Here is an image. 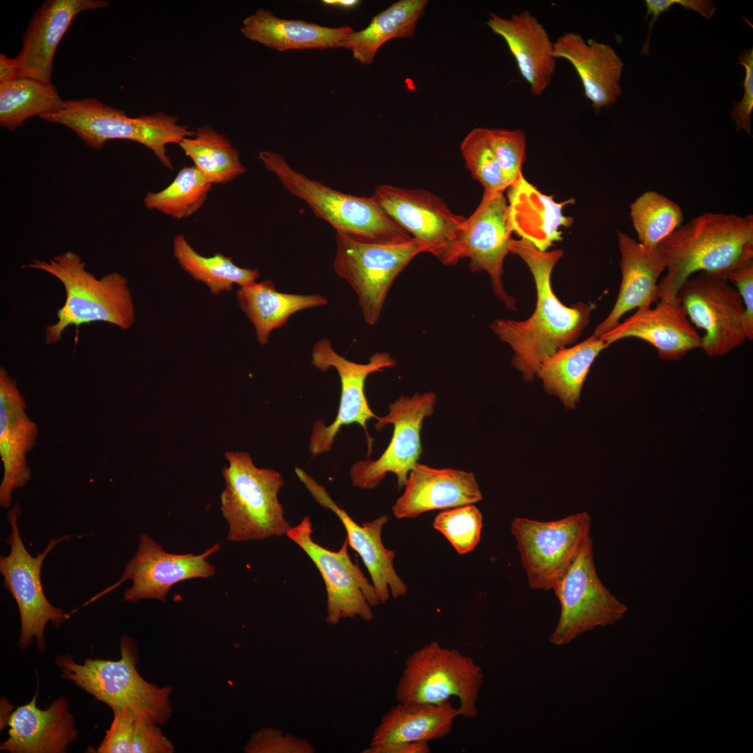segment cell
<instances>
[{"mask_svg":"<svg viewBox=\"0 0 753 753\" xmlns=\"http://www.w3.org/2000/svg\"><path fill=\"white\" fill-rule=\"evenodd\" d=\"M510 252L524 260L533 277L535 308L526 320L496 319L489 328L511 347L512 366L531 381L546 358L577 340L589 323L591 307L582 302L568 307L553 291L551 275L563 255L562 250L540 251L523 239L512 238Z\"/></svg>","mask_w":753,"mask_h":753,"instance_id":"6da1fadb","label":"cell"},{"mask_svg":"<svg viewBox=\"0 0 753 753\" xmlns=\"http://www.w3.org/2000/svg\"><path fill=\"white\" fill-rule=\"evenodd\" d=\"M667 273L658 282L659 299L676 301L692 274L706 272L728 279L753 260V216L705 213L680 226L658 244Z\"/></svg>","mask_w":753,"mask_h":753,"instance_id":"7a4b0ae2","label":"cell"},{"mask_svg":"<svg viewBox=\"0 0 753 753\" xmlns=\"http://www.w3.org/2000/svg\"><path fill=\"white\" fill-rule=\"evenodd\" d=\"M119 660L88 658L82 664L68 654L57 655L54 664L61 676L93 696L113 711L125 710L136 720L163 725L172 717V687H159L145 680L136 669L135 640L124 635Z\"/></svg>","mask_w":753,"mask_h":753,"instance_id":"3957f363","label":"cell"},{"mask_svg":"<svg viewBox=\"0 0 753 753\" xmlns=\"http://www.w3.org/2000/svg\"><path fill=\"white\" fill-rule=\"evenodd\" d=\"M26 267L52 275L65 288L66 301L57 311L58 321L46 328L47 344L60 341L62 333L70 325L78 328L82 324L103 321L127 330L135 322L128 280L120 273L113 272L98 279L86 270L85 263L73 251L49 261L33 260Z\"/></svg>","mask_w":753,"mask_h":753,"instance_id":"277c9868","label":"cell"},{"mask_svg":"<svg viewBox=\"0 0 753 753\" xmlns=\"http://www.w3.org/2000/svg\"><path fill=\"white\" fill-rule=\"evenodd\" d=\"M228 466L222 476L220 510L229 531L227 540L245 542L280 537L291 527L278 499L282 476L271 469L257 467L244 451L227 452Z\"/></svg>","mask_w":753,"mask_h":753,"instance_id":"5b68a950","label":"cell"},{"mask_svg":"<svg viewBox=\"0 0 753 753\" xmlns=\"http://www.w3.org/2000/svg\"><path fill=\"white\" fill-rule=\"evenodd\" d=\"M259 157L285 190L303 200L336 232L371 241H402L412 238L371 197L346 194L311 179L293 169L280 153L262 151Z\"/></svg>","mask_w":753,"mask_h":753,"instance_id":"8992f818","label":"cell"},{"mask_svg":"<svg viewBox=\"0 0 753 753\" xmlns=\"http://www.w3.org/2000/svg\"><path fill=\"white\" fill-rule=\"evenodd\" d=\"M71 129L90 148L101 149L111 139H128L151 149L165 167L172 163L166 146L192 137L195 131L178 123L177 116L164 112L129 117L125 111L95 98L64 100L60 110L40 116Z\"/></svg>","mask_w":753,"mask_h":753,"instance_id":"52a82bcc","label":"cell"},{"mask_svg":"<svg viewBox=\"0 0 753 753\" xmlns=\"http://www.w3.org/2000/svg\"><path fill=\"white\" fill-rule=\"evenodd\" d=\"M483 680L482 668L471 657L433 641L407 657L395 698L406 704H440L456 697L460 716L473 719Z\"/></svg>","mask_w":753,"mask_h":753,"instance_id":"ba28073f","label":"cell"},{"mask_svg":"<svg viewBox=\"0 0 753 753\" xmlns=\"http://www.w3.org/2000/svg\"><path fill=\"white\" fill-rule=\"evenodd\" d=\"M335 237L333 269L356 293L365 322L374 325L395 278L416 255L427 250L413 237L402 241H371L337 232Z\"/></svg>","mask_w":753,"mask_h":753,"instance_id":"9c48e42d","label":"cell"},{"mask_svg":"<svg viewBox=\"0 0 753 753\" xmlns=\"http://www.w3.org/2000/svg\"><path fill=\"white\" fill-rule=\"evenodd\" d=\"M21 509L17 503L8 512L11 533L4 541L10 546L8 556H0V572L3 586L12 594L17 604L21 621L20 634L17 646L26 649L36 641L37 648L46 650L44 630L50 622L59 628L70 617L61 608L53 606L45 595L40 572L45 558L57 545L69 540L72 535H64L52 538L43 552L32 556L26 550L21 538L18 519Z\"/></svg>","mask_w":753,"mask_h":753,"instance_id":"30bf717a","label":"cell"},{"mask_svg":"<svg viewBox=\"0 0 753 753\" xmlns=\"http://www.w3.org/2000/svg\"><path fill=\"white\" fill-rule=\"evenodd\" d=\"M593 545L590 536L553 588L561 613L549 637L552 644L566 645L596 627L612 625L628 610L600 579Z\"/></svg>","mask_w":753,"mask_h":753,"instance_id":"8fae6325","label":"cell"},{"mask_svg":"<svg viewBox=\"0 0 753 753\" xmlns=\"http://www.w3.org/2000/svg\"><path fill=\"white\" fill-rule=\"evenodd\" d=\"M591 525L586 512L548 522L512 520L510 531L531 588L553 590L591 536Z\"/></svg>","mask_w":753,"mask_h":753,"instance_id":"7c38bea8","label":"cell"},{"mask_svg":"<svg viewBox=\"0 0 753 753\" xmlns=\"http://www.w3.org/2000/svg\"><path fill=\"white\" fill-rule=\"evenodd\" d=\"M371 197L443 264L460 260L459 242L466 218L453 213L442 199L422 188L387 184L376 187Z\"/></svg>","mask_w":753,"mask_h":753,"instance_id":"4fadbf2b","label":"cell"},{"mask_svg":"<svg viewBox=\"0 0 753 753\" xmlns=\"http://www.w3.org/2000/svg\"><path fill=\"white\" fill-rule=\"evenodd\" d=\"M676 300L690 323L704 331L701 349L721 356L747 340L741 298L728 279L699 272L680 287Z\"/></svg>","mask_w":753,"mask_h":753,"instance_id":"5bb4252c","label":"cell"},{"mask_svg":"<svg viewBox=\"0 0 753 753\" xmlns=\"http://www.w3.org/2000/svg\"><path fill=\"white\" fill-rule=\"evenodd\" d=\"M310 515L305 516L286 535L309 556L319 570L326 586V621L337 624L342 618L360 617L366 621L374 618L372 607L381 604L375 588L358 563L352 562L346 538L337 551H331L314 542Z\"/></svg>","mask_w":753,"mask_h":753,"instance_id":"9a60e30c","label":"cell"},{"mask_svg":"<svg viewBox=\"0 0 753 753\" xmlns=\"http://www.w3.org/2000/svg\"><path fill=\"white\" fill-rule=\"evenodd\" d=\"M436 397L432 391L400 396L388 404V413L376 417L375 429L393 425V433L386 449L374 460L355 462L350 469L352 485L365 489L377 487L388 473L397 476L398 489L406 483L409 472L423 451L420 430L424 419L434 412Z\"/></svg>","mask_w":753,"mask_h":753,"instance_id":"2e32d148","label":"cell"},{"mask_svg":"<svg viewBox=\"0 0 753 753\" xmlns=\"http://www.w3.org/2000/svg\"><path fill=\"white\" fill-rule=\"evenodd\" d=\"M312 366L326 372L333 367L341 382V396L337 414L328 426L321 420L312 427L309 448L313 455L329 452L335 438L344 425H360L366 431L367 422L377 416L371 410L366 399L364 387L367 377L385 368L395 367V360L387 352H376L366 363H357L339 355L328 338L318 340L312 349Z\"/></svg>","mask_w":753,"mask_h":753,"instance_id":"e0dca14e","label":"cell"},{"mask_svg":"<svg viewBox=\"0 0 753 753\" xmlns=\"http://www.w3.org/2000/svg\"><path fill=\"white\" fill-rule=\"evenodd\" d=\"M220 549V544H215L200 554H172L150 536L142 534L137 552L126 565L120 579L104 593L131 580L132 584L125 591L124 601L136 602L154 599L165 602L174 584L186 579L213 576L215 568L206 558Z\"/></svg>","mask_w":753,"mask_h":753,"instance_id":"ac0fdd59","label":"cell"},{"mask_svg":"<svg viewBox=\"0 0 753 753\" xmlns=\"http://www.w3.org/2000/svg\"><path fill=\"white\" fill-rule=\"evenodd\" d=\"M511 231L507 199L503 193L482 200L466 218L459 242V258L469 259L473 272L489 275L495 296L509 309L516 310V300L508 295L502 281L504 259L510 252Z\"/></svg>","mask_w":753,"mask_h":753,"instance_id":"d6986e66","label":"cell"},{"mask_svg":"<svg viewBox=\"0 0 753 753\" xmlns=\"http://www.w3.org/2000/svg\"><path fill=\"white\" fill-rule=\"evenodd\" d=\"M295 471L317 503L333 511L342 522L349 545L362 558L381 604L385 603L390 595L394 599L404 595L407 586L393 567L396 553L387 549L381 540L382 529L388 522V516L381 515L360 526L333 501L324 487L301 469L296 468Z\"/></svg>","mask_w":753,"mask_h":753,"instance_id":"ffe728a7","label":"cell"},{"mask_svg":"<svg viewBox=\"0 0 753 753\" xmlns=\"http://www.w3.org/2000/svg\"><path fill=\"white\" fill-rule=\"evenodd\" d=\"M106 0H46L36 10L15 59L20 77L51 82L53 59L61 38L81 12L108 6Z\"/></svg>","mask_w":753,"mask_h":753,"instance_id":"44dd1931","label":"cell"},{"mask_svg":"<svg viewBox=\"0 0 753 753\" xmlns=\"http://www.w3.org/2000/svg\"><path fill=\"white\" fill-rule=\"evenodd\" d=\"M608 345L636 337L655 348L660 358L674 360L701 348V336L678 301L659 299L654 307L638 308L630 317L600 336Z\"/></svg>","mask_w":753,"mask_h":753,"instance_id":"7402d4cb","label":"cell"},{"mask_svg":"<svg viewBox=\"0 0 753 753\" xmlns=\"http://www.w3.org/2000/svg\"><path fill=\"white\" fill-rule=\"evenodd\" d=\"M485 24L505 42L531 93L541 96L556 68L554 42L543 24L526 10L508 17L489 13Z\"/></svg>","mask_w":753,"mask_h":753,"instance_id":"603a6c76","label":"cell"},{"mask_svg":"<svg viewBox=\"0 0 753 753\" xmlns=\"http://www.w3.org/2000/svg\"><path fill=\"white\" fill-rule=\"evenodd\" d=\"M402 496L392 507L397 519L414 518L434 510L473 504L482 499L473 473L434 469L416 462L409 472Z\"/></svg>","mask_w":753,"mask_h":753,"instance_id":"cb8c5ba5","label":"cell"},{"mask_svg":"<svg viewBox=\"0 0 753 753\" xmlns=\"http://www.w3.org/2000/svg\"><path fill=\"white\" fill-rule=\"evenodd\" d=\"M554 56L574 67L596 114L621 96L620 80L624 63L610 45L566 32L554 42Z\"/></svg>","mask_w":753,"mask_h":753,"instance_id":"d4e9b609","label":"cell"},{"mask_svg":"<svg viewBox=\"0 0 753 753\" xmlns=\"http://www.w3.org/2000/svg\"><path fill=\"white\" fill-rule=\"evenodd\" d=\"M38 690L28 703L18 706L10 715L8 738L1 750L10 753H63L77 740L75 719L69 712L64 697H60L43 710L37 706Z\"/></svg>","mask_w":753,"mask_h":753,"instance_id":"484cf974","label":"cell"},{"mask_svg":"<svg viewBox=\"0 0 753 753\" xmlns=\"http://www.w3.org/2000/svg\"><path fill=\"white\" fill-rule=\"evenodd\" d=\"M618 243L621 282L613 308L595 328L593 334L598 337L617 326L626 312L658 301V280L667 268L658 246L646 248L621 231L618 232Z\"/></svg>","mask_w":753,"mask_h":753,"instance_id":"4316f807","label":"cell"},{"mask_svg":"<svg viewBox=\"0 0 753 753\" xmlns=\"http://www.w3.org/2000/svg\"><path fill=\"white\" fill-rule=\"evenodd\" d=\"M508 220L511 232L540 251H547L562 239L561 227H569L573 218L563 213V207L574 199L557 202L553 196L540 192L522 173L508 187Z\"/></svg>","mask_w":753,"mask_h":753,"instance_id":"83f0119b","label":"cell"},{"mask_svg":"<svg viewBox=\"0 0 753 753\" xmlns=\"http://www.w3.org/2000/svg\"><path fill=\"white\" fill-rule=\"evenodd\" d=\"M459 708L448 701L440 704L398 703L381 718L363 753H379L386 747L409 742H427L450 733Z\"/></svg>","mask_w":753,"mask_h":753,"instance_id":"f1b7e54d","label":"cell"},{"mask_svg":"<svg viewBox=\"0 0 753 753\" xmlns=\"http://www.w3.org/2000/svg\"><path fill=\"white\" fill-rule=\"evenodd\" d=\"M354 30L348 25L328 27L275 16L259 8L243 21L244 37L280 52L342 47Z\"/></svg>","mask_w":753,"mask_h":753,"instance_id":"f546056e","label":"cell"},{"mask_svg":"<svg viewBox=\"0 0 753 753\" xmlns=\"http://www.w3.org/2000/svg\"><path fill=\"white\" fill-rule=\"evenodd\" d=\"M237 303L252 324L257 341L268 343L271 332L282 327L294 313L328 304L321 294H295L277 291L271 280L239 287Z\"/></svg>","mask_w":753,"mask_h":753,"instance_id":"4dcf8cb0","label":"cell"},{"mask_svg":"<svg viewBox=\"0 0 753 753\" xmlns=\"http://www.w3.org/2000/svg\"><path fill=\"white\" fill-rule=\"evenodd\" d=\"M608 346L593 334L581 342L558 349L546 358L537 373L545 390L557 397L566 409H576L591 365Z\"/></svg>","mask_w":753,"mask_h":753,"instance_id":"1f68e13d","label":"cell"},{"mask_svg":"<svg viewBox=\"0 0 753 753\" xmlns=\"http://www.w3.org/2000/svg\"><path fill=\"white\" fill-rule=\"evenodd\" d=\"M427 0H400L372 17L363 29L353 31L342 48L352 52L354 59L363 65L373 63L379 49L395 38L413 36L420 19L425 13Z\"/></svg>","mask_w":753,"mask_h":753,"instance_id":"d6a6232c","label":"cell"},{"mask_svg":"<svg viewBox=\"0 0 753 753\" xmlns=\"http://www.w3.org/2000/svg\"><path fill=\"white\" fill-rule=\"evenodd\" d=\"M36 436L37 425L30 420L25 410L0 416V455L3 464L0 505L4 508L11 505L13 491L24 487L31 478L26 458L35 444Z\"/></svg>","mask_w":753,"mask_h":753,"instance_id":"836d02e7","label":"cell"},{"mask_svg":"<svg viewBox=\"0 0 753 753\" xmlns=\"http://www.w3.org/2000/svg\"><path fill=\"white\" fill-rule=\"evenodd\" d=\"M63 103L51 82L20 77L0 84V126L14 130L30 117L60 110Z\"/></svg>","mask_w":753,"mask_h":753,"instance_id":"e575fe53","label":"cell"},{"mask_svg":"<svg viewBox=\"0 0 753 753\" xmlns=\"http://www.w3.org/2000/svg\"><path fill=\"white\" fill-rule=\"evenodd\" d=\"M178 144L212 184L228 183L246 171L238 151L223 134L209 126L197 128L193 137L183 139Z\"/></svg>","mask_w":753,"mask_h":753,"instance_id":"d590c367","label":"cell"},{"mask_svg":"<svg viewBox=\"0 0 753 753\" xmlns=\"http://www.w3.org/2000/svg\"><path fill=\"white\" fill-rule=\"evenodd\" d=\"M173 253L178 264L194 279L205 284L213 295L231 291L234 284L243 287L254 282L259 276L257 269L241 268L231 257L221 253L204 257L197 253L183 234L175 236Z\"/></svg>","mask_w":753,"mask_h":753,"instance_id":"8d00e7d4","label":"cell"},{"mask_svg":"<svg viewBox=\"0 0 753 753\" xmlns=\"http://www.w3.org/2000/svg\"><path fill=\"white\" fill-rule=\"evenodd\" d=\"M630 216L639 243L655 248L681 226L680 207L664 195L647 191L630 204Z\"/></svg>","mask_w":753,"mask_h":753,"instance_id":"74e56055","label":"cell"},{"mask_svg":"<svg viewBox=\"0 0 753 753\" xmlns=\"http://www.w3.org/2000/svg\"><path fill=\"white\" fill-rule=\"evenodd\" d=\"M212 185L195 166L184 167L165 189L148 192L144 204L149 210H157L174 218H186L201 207Z\"/></svg>","mask_w":753,"mask_h":753,"instance_id":"f35d334b","label":"cell"},{"mask_svg":"<svg viewBox=\"0 0 753 753\" xmlns=\"http://www.w3.org/2000/svg\"><path fill=\"white\" fill-rule=\"evenodd\" d=\"M460 150L472 177L483 187L482 198L504 193L508 188L492 148L487 128H476L464 138Z\"/></svg>","mask_w":753,"mask_h":753,"instance_id":"ab89813d","label":"cell"},{"mask_svg":"<svg viewBox=\"0 0 753 753\" xmlns=\"http://www.w3.org/2000/svg\"><path fill=\"white\" fill-rule=\"evenodd\" d=\"M433 526L462 555L473 551L479 543L482 515L473 504L461 505L441 512Z\"/></svg>","mask_w":753,"mask_h":753,"instance_id":"60d3db41","label":"cell"},{"mask_svg":"<svg viewBox=\"0 0 753 753\" xmlns=\"http://www.w3.org/2000/svg\"><path fill=\"white\" fill-rule=\"evenodd\" d=\"M487 132L505 183L508 187L522 173V167L526 160L525 133L519 129L488 128Z\"/></svg>","mask_w":753,"mask_h":753,"instance_id":"b9f144b4","label":"cell"},{"mask_svg":"<svg viewBox=\"0 0 753 753\" xmlns=\"http://www.w3.org/2000/svg\"><path fill=\"white\" fill-rule=\"evenodd\" d=\"M306 739L285 733L275 728H263L254 733L244 747L246 753H314Z\"/></svg>","mask_w":753,"mask_h":753,"instance_id":"7bdbcfd3","label":"cell"},{"mask_svg":"<svg viewBox=\"0 0 753 753\" xmlns=\"http://www.w3.org/2000/svg\"><path fill=\"white\" fill-rule=\"evenodd\" d=\"M114 717L101 743L96 750L98 753H131L134 733L135 717L125 710L113 711Z\"/></svg>","mask_w":753,"mask_h":753,"instance_id":"ee69618b","label":"cell"},{"mask_svg":"<svg viewBox=\"0 0 753 753\" xmlns=\"http://www.w3.org/2000/svg\"><path fill=\"white\" fill-rule=\"evenodd\" d=\"M739 63L745 68L743 96L739 102L732 105L731 116L736 123V130H745L751 135L750 119L753 111V49L745 50L738 57Z\"/></svg>","mask_w":753,"mask_h":753,"instance_id":"f6af8a7d","label":"cell"},{"mask_svg":"<svg viewBox=\"0 0 753 753\" xmlns=\"http://www.w3.org/2000/svg\"><path fill=\"white\" fill-rule=\"evenodd\" d=\"M174 750L173 744L158 724L135 722L131 753H172Z\"/></svg>","mask_w":753,"mask_h":753,"instance_id":"bcb514c9","label":"cell"},{"mask_svg":"<svg viewBox=\"0 0 753 753\" xmlns=\"http://www.w3.org/2000/svg\"><path fill=\"white\" fill-rule=\"evenodd\" d=\"M734 284L744 307V323L747 340L753 339V260L736 268L728 276Z\"/></svg>","mask_w":753,"mask_h":753,"instance_id":"7dc6e473","label":"cell"},{"mask_svg":"<svg viewBox=\"0 0 753 753\" xmlns=\"http://www.w3.org/2000/svg\"><path fill=\"white\" fill-rule=\"evenodd\" d=\"M429 752L430 748L427 742H409L383 748L379 753H429Z\"/></svg>","mask_w":753,"mask_h":753,"instance_id":"c3c4849f","label":"cell"},{"mask_svg":"<svg viewBox=\"0 0 753 753\" xmlns=\"http://www.w3.org/2000/svg\"><path fill=\"white\" fill-rule=\"evenodd\" d=\"M20 77V72L15 59L0 54V84L8 82Z\"/></svg>","mask_w":753,"mask_h":753,"instance_id":"681fc988","label":"cell"},{"mask_svg":"<svg viewBox=\"0 0 753 753\" xmlns=\"http://www.w3.org/2000/svg\"><path fill=\"white\" fill-rule=\"evenodd\" d=\"M324 4L330 6H336L344 9H351L356 7L360 3L358 0H324Z\"/></svg>","mask_w":753,"mask_h":753,"instance_id":"f907efd6","label":"cell"}]
</instances>
